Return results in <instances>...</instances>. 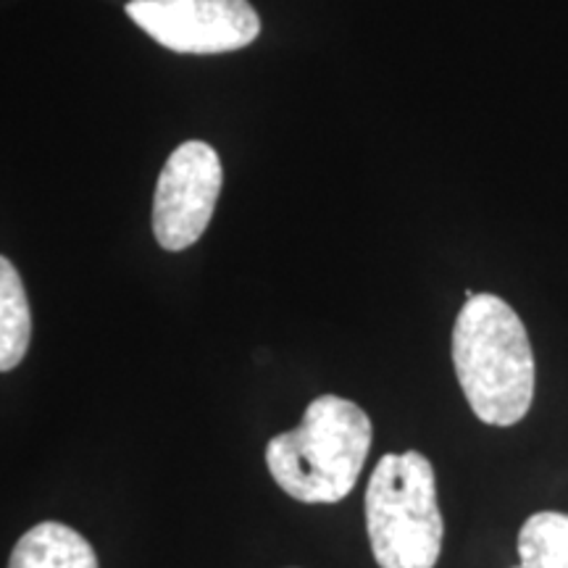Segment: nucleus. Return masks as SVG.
I'll return each instance as SVG.
<instances>
[{
	"mask_svg": "<svg viewBox=\"0 0 568 568\" xmlns=\"http://www.w3.org/2000/svg\"><path fill=\"white\" fill-rule=\"evenodd\" d=\"M9 568H101L92 545L67 524L42 521L19 539Z\"/></svg>",
	"mask_w": 568,
	"mask_h": 568,
	"instance_id": "nucleus-6",
	"label": "nucleus"
},
{
	"mask_svg": "<svg viewBox=\"0 0 568 568\" xmlns=\"http://www.w3.org/2000/svg\"><path fill=\"white\" fill-rule=\"evenodd\" d=\"M32 339V311L17 266L0 255V372L24 361Z\"/></svg>",
	"mask_w": 568,
	"mask_h": 568,
	"instance_id": "nucleus-7",
	"label": "nucleus"
},
{
	"mask_svg": "<svg viewBox=\"0 0 568 568\" xmlns=\"http://www.w3.org/2000/svg\"><path fill=\"white\" fill-rule=\"evenodd\" d=\"M126 13L142 32L176 53H230L251 45L261 19L247 0H130Z\"/></svg>",
	"mask_w": 568,
	"mask_h": 568,
	"instance_id": "nucleus-4",
	"label": "nucleus"
},
{
	"mask_svg": "<svg viewBox=\"0 0 568 568\" xmlns=\"http://www.w3.org/2000/svg\"><path fill=\"white\" fill-rule=\"evenodd\" d=\"M222 184V161L209 142H182L169 155L153 197V234L163 251H184L203 237Z\"/></svg>",
	"mask_w": 568,
	"mask_h": 568,
	"instance_id": "nucleus-5",
	"label": "nucleus"
},
{
	"mask_svg": "<svg viewBox=\"0 0 568 568\" xmlns=\"http://www.w3.org/2000/svg\"><path fill=\"white\" fill-rule=\"evenodd\" d=\"M518 568H529V566H518Z\"/></svg>",
	"mask_w": 568,
	"mask_h": 568,
	"instance_id": "nucleus-9",
	"label": "nucleus"
},
{
	"mask_svg": "<svg viewBox=\"0 0 568 568\" xmlns=\"http://www.w3.org/2000/svg\"><path fill=\"white\" fill-rule=\"evenodd\" d=\"M453 366L479 422L514 426L529 414L535 353L527 326L503 297H468L453 326Z\"/></svg>",
	"mask_w": 568,
	"mask_h": 568,
	"instance_id": "nucleus-1",
	"label": "nucleus"
},
{
	"mask_svg": "<svg viewBox=\"0 0 568 568\" xmlns=\"http://www.w3.org/2000/svg\"><path fill=\"white\" fill-rule=\"evenodd\" d=\"M366 529L379 568H435L443 552V514L429 458L387 453L366 487Z\"/></svg>",
	"mask_w": 568,
	"mask_h": 568,
	"instance_id": "nucleus-3",
	"label": "nucleus"
},
{
	"mask_svg": "<svg viewBox=\"0 0 568 568\" xmlns=\"http://www.w3.org/2000/svg\"><path fill=\"white\" fill-rule=\"evenodd\" d=\"M518 556L529 568H568V516L556 510L529 516L518 531Z\"/></svg>",
	"mask_w": 568,
	"mask_h": 568,
	"instance_id": "nucleus-8",
	"label": "nucleus"
},
{
	"mask_svg": "<svg viewBox=\"0 0 568 568\" xmlns=\"http://www.w3.org/2000/svg\"><path fill=\"white\" fill-rule=\"evenodd\" d=\"M372 418L353 400L322 395L305 408L301 426L266 445V466L276 485L301 503H339L353 493L368 450Z\"/></svg>",
	"mask_w": 568,
	"mask_h": 568,
	"instance_id": "nucleus-2",
	"label": "nucleus"
}]
</instances>
